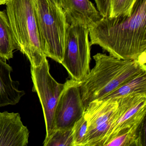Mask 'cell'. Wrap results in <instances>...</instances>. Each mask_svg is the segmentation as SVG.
I'll use <instances>...</instances> for the list:
<instances>
[{
  "label": "cell",
  "mask_w": 146,
  "mask_h": 146,
  "mask_svg": "<svg viewBox=\"0 0 146 146\" xmlns=\"http://www.w3.org/2000/svg\"><path fill=\"white\" fill-rule=\"evenodd\" d=\"M90 44L110 55L137 60L146 51V0H137L131 13L102 17L89 29Z\"/></svg>",
  "instance_id": "1"
},
{
  "label": "cell",
  "mask_w": 146,
  "mask_h": 146,
  "mask_svg": "<svg viewBox=\"0 0 146 146\" xmlns=\"http://www.w3.org/2000/svg\"><path fill=\"white\" fill-rule=\"evenodd\" d=\"M93 58L95 65L80 82L84 110L90 102L103 99L128 80L146 71V65L137 60L121 59L100 53Z\"/></svg>",
  "instance_id": "2"
},
{
  "label": "cell",
  "mask_w": 146,
  "mask_h": 146,
  "mask_svg": "<svg viewBox=\"0 0 146 146\" xmlns=\"http://www.w3.org/2000/svg\"><path fill=\"white\" fill-rule=\"evenodd\" d=\"M5 5L17 49L26 56L31 67L39 66L47 57L42 48L35 0H9Z\"/></svg>",
  "instance_id": "3"
},
{
  "label": "cell",
  "mask_w": 146,
  "mask_h": 146,
  "mask_svg": "<svg viewBox=\"0 0 146 146\" xmlns=\"http://www.w3.org/2000/svg\"><path fill=\"white\" fill-rule=\"evenodd\" d=\"M35 9L42 52L61 64L68 24L64 13L49 0H35Z\"/></svg>",
  "instance_id": "4"
},
{
  "label": "cell",
  "mask_w": 146,
  "mask_h": 146,
  "mask_svg": "<svg viewBox=\"0 0 146 146\" xmlns=\"http://www.w3.org/2000/svg\"><path fill=\"white\" fill-rule=\"evenodd\" d=\"M89 29L81 25L68 23L61 64L71 78L80 82L90 71L91 45Z\"/></svg>",
  "instance_id": "5"
},
{
  "label": "cell",
  "mask_w": 146,
  "mask_h": 146,
  "mask_svg": "<svg viewBox=\"0 0 146 146\" xmlns=\"http://www.w3.org/2000/svg\"><path fill=\"white\" fill-rule=\"evenodd\" d=\"M33 83L32 91L37 93L41 104L46 128L45 139L54 131V117L59 98L64 87V84L58 82L51 76L47 58L40 65L31 68Z\"/></svg>",
  "instance_id": "6"
},
{
  "label": "cell",
  "mask_w": 146,
  "mask_h": 146,
  "mask_svg": "<svg viewBox=\"0 0 146 146\" xmlns=\"http://www.w3.org/2000/svg\"><path fill=\"white\" fill-rule=\"evenodd\" d=\"M79 86L80 82L72 78L65 83L54 111V131L72 128L84 115L85 110Z\"/></svg>",
  "instance_id": "7"
},
{
  "label": "cell",
  "mask_w": 146,
  "mask_h": 146,
  "mask_svg": "<svg viewBox=\"0 0 146 146\" xmlns=\"http://www.w3.org/2000/svg\"><path fill=\"white\" fill-rule=\"evenodd\" d=\"M115 118L103 146L117 134L138 124L146 117V94H133L117 98Z\"/></svg>",
  "instance_id": "8"
},
{
  "label": "cell",
  "mask_w": 146,
  "mask_h": 146,
  "mask_svg": "<svg viewBox=\"0 0 146 146\" xmlns=\"http://www.w3.org/2000/svg\"><path fill=\"white\" fill-rule=\"evenodd\" d=\"M29 135L19 113L0 112V146H27Z\"/></svg>",
  "instance_id": "9"
},
{
  "label": "cell",
  "mask_w": 146,
  "mask_h": 146,
  "mask_svg": "<svg viewBox=\"0 0 146 146\" xmlns=\"http://www.w3.org/2000/svg\"><path fill=\"white\" fill-rule=\"evenodd\" d=\"M61 7L70 24L90 29L102 17L89 0H61Z\"/></svg>",
  "instance_id": "10"
},
{
  "label": "cell",
  "mask_w": 146,
  "mask_h": 146,
  "mask_svg": "<svg viewBox=\"0 0 146 146\" xmlns=\"http://www.w3.org/2000/svg\"><path fill=\"white\" fill-rule=\"evenodd\" d=\"M117 106V98L95 100L90 102L84 113L88 123V131L107 120L114 113Z\"/></svg>",
  "instance_id": "11"
},
{
  "label": "cell",
  "mask_w": 146,
  "mask_h": 146,
  "mask_svg": "<svg viewBox=\"0 0 146 146\" xmlns=\"http://www.w3.org/2000/svg\"><path fill=\"white\" fill-rule=\"evenodd\" d=\"M12 67L0 58V107L16 105L25 94L18 88V82L12 79Z\"/></svg>",
  "instance_id": "12"
},
{
  "label": "cell",
  "mask_w": 146,
  "mask_h": 146,
  "mask_svg": "<svg viewBox=\"0 0 146 146\" xmlns=\"http://www.w3.org/2000/svg\"><path fill=\"white\" fill-rule=\"evenodd\" d=\"M146 119L140 123L119 133L106 146H144L146 145Z\"/></svg>",
  "instance_id": "13"
},
{
  "label": "cell",
  "mask_w": 146,
  "mask_h": 146,
  "mask_svg": "<svg viewBox=\"0 0 146 146\" xmlns=\"http://www.w3.org/2000/svg\"><path fill=\"white\" fill-rule=\"evenodd\" d=\"M17 49L6 11H0V58L6 61L13 58Z\"/></svg>",
  "instance_id": "14"
},
{
  "label": "cell",
  "mask_w": 146,
  "mask_h": 146,
  "mask_svg": "<svg viewBox=\"0 0 146 146\" xmlns=\"http://www.w3.org/2000/svg\"><path fill=\"white\" fill-rule=\"evenodd\" d=\"M133 94H146V71L128 80L102 99H117Z\"/></svg>",
  "instance_id": "15"
},
{
  "label": "cell",
  "mask_w": 146,
  "mask_h": 146,
  "mask_svg": "<svg viewBox=\"0 0 146 146\" xmlns=\"http://www.w3.org/2000/svg\"><path fill=\"white\" fill-rule=\"evenodd\" d=\"M115 118V111L107 120L96 128L88 131L86 134L85 146H103Z\"/></svg>",
  "instance_id": "16"
},
{
  "label": "cell",
  "mask_w": 146,
  "mask_h": 146,
  "mask_svg": "<svg viewBox=\"0 0 146 146\" xmlns=\"http://www.w3.org/2000/svg\"><path fill=\"white\" fill-rule=\"evenodd\" d=\"M44 146H73L72 127L55 130L43 142Z\"/></svg>",
  "instance_id": "17"
},
{
  "label": "cell",
  "mask_w": 146,
  "mask_h": 146,
  "mask_svg": "<svg viewBox=\"0 0 146 146\" xmlns=\"http://www.w3.org/2000/svg\"><path fill=\"white\" fill-rule=\"evenodd\" d=\"M88 123L84 115L76 121L72 127L73 146H85Z\"/></svg>",
  "instance_id": "18"
},
{
  "label": "cell",
  "mask_w": 146,
  "mask_h": 146,
  "mask_svg": "<svg viewBox=\"0 0 146 146\" xmlns=\"http://www.w3.org/2000/svg\"><path fill=\"white\" fill-rule=\"evenodd\" d=\"M137 0H111L109 17H114L120 14L130 15L132 8Z\"/></svg>",
  "instance_id": "19"
},
{
  "label": "cell",
  "mask_w": 146,
  "mask_h": 146,
  "mask_svg": "<svg viewBox=\"0 0 146 146\" xmlns=\"http://www.w3.org/2000/svg\"><path fill=\"white\" fill-rule=\"evenodd\" d=\"M97 10L102 17H109L110 15L111 0H94Z\"/></svg>",
  "instance_id": "20"
},
{
  "label": "cell",
  "mask_w": 146,
  "mask_h": 146,
  "mask_svg": "<svg viewBox=\"0 0 146 146\" xmlns=\"http://www.w3.org/2000/svg\"><path fill=\"white\" fill-rule=\"evenodd\" d=\"M49 1L53 2L58 6L61 7V0H49Z\"/></svg>",
  "instance_id": "21"
},
{
  "label": "cell",
  "mask_w": 146,
  "mask_h": 146,
  "mask_svg": "<svg viewBox=\"0 0 146 146\" xmlns=\"http://www.w3.org/2000/svg\"><path fill=\"white\" fill-rule=\"evenodd\" d=\"M9 0H0V6L5 5Z\"/></svg>",
  "instance_id": "22"
}]
</instances>
